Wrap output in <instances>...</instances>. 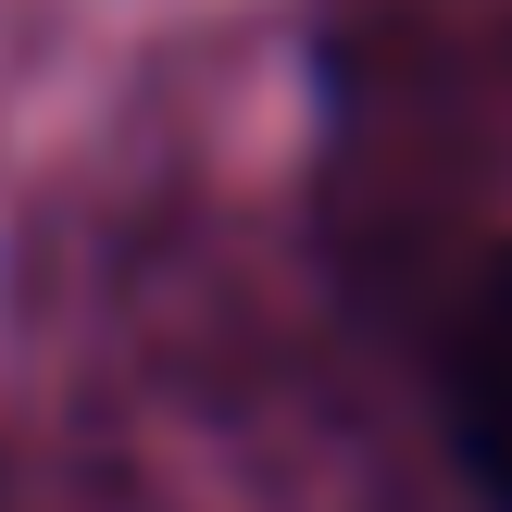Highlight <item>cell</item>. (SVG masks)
I'll return each instance as SVG.
<instances>
[{
    "instance_id": "6da1fadb",
    "label": "cell",
    "mask_w": 512,
    "mask_h": 512,
    "mask_svg": "<svg viewBox=\"0 0 512 512\" xmlns=\"http://www.w3.org/2000/svg\"><path fill=\"white\" fill-rule=\"evenodd\" d=\"M463 450H475V475L512 500V263H500L488 313H475V338H463Z\"/></svg>"
}]
</instances>
